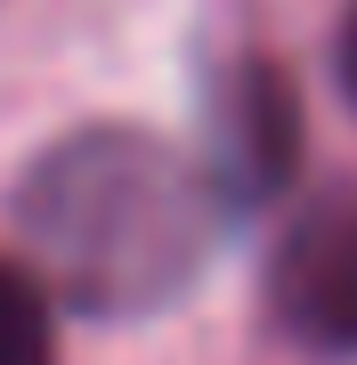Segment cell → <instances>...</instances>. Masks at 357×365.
I'll use <instances>...</instances> for the list:
<instances>
[{"instance_id":"1","label":"cell","mask_w":357,"mask_h":365,"mask_svg":"<svg viewBox=\"0 0 357 365\" xmlns=\"http://www.w3.org/2000/svg\"><path fill=\"white\" fill-rule=\"evenodd\" d=\"M9 220L49 300H73L81 317H155L195 284L219 203L195 155L130 122H90L25 163Z\"/></svg>"},{"instance_id":"2","label":"cell","mask_w":357,"mask_h":365,"mask_svg":"<svg viewBox=\"0 0 357 365\" xmlns=\"http://www.w3.org/2000/svg\"><path fill=\"white\" fill-rule=\"evenodd\" d=\"M203 187L219 211L276 203L301 170V90L276 57H236L203 90Z\"/></svg>"},{"instance_id":"3","label":"cell","mask_w":357,"mask_h":365,"mask_svg":"<svg viewBox=\"0 0 357 365\" xmlns=\"http://www.w3.org/2000/svg\"><path fill=\"white\" fill-rule=\"evenodd\" d=\"M268 317L325 357H357V187L284 227L268 260Z\"/></svg>"},{"instance_id":"4","label":"cell","mask_w":357,"mask_h":365,"mask_svg":"<svg viewBox=\"0 0 357 365\" xmlns=\"http://www.w3.org/2000/svg\"><path fill=\"white\" fill-rule=\"evenodd\" d=\"M0 365H57V300L9 252H0Z\"/></svg>"},{"instance_id":"5","label":"cell","mask_w":357,"mask_h":365,"mask_svg":"<svg viewBox=\"0 0 357 365\" xmlns=\"http://www.w3.org/2000/svg\"><path fill=\"white\" fill-rule=\"evenodd\" d=\"M333 73H341V98L357 106V0H349V16H341V41H333Z\"/></svg>"}]
</instances>
